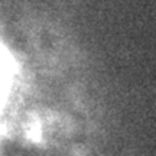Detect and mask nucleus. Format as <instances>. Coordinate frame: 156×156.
Instances as JSON below:
<instances>
[{
	"label": "nucleus",
	"instance_id": "1",
	"mask_svg": "<svg viewBox=\"0 0 156 156\" xmlns=\"http://www.w3.org/2000/svg\"><path fill=\"white\" fill-rule=\"evenodd\" d=\"M12 71H13V67H12L10 56L7 55L5 48L0 45V108L6 100V94H7L12 78Z\"/></svg>",
	"mask_w": 156,
	"mask_h": 156
}]
</instances>
